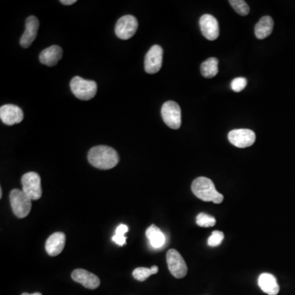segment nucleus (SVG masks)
Masks as SVG:
<instances>
[{"label": "nucleus", "instance_id": "1", "mask_svg": "<svg viewBox=\"0 0 295 295\" xmlns=\"http://www.w3.org/2000/svg\"><path fill=\"white\" fill-rule=\"evenodd\" d=\"M88 160L93 167L98 169L109 170L119 163V155L109 146L98 145L93 147L89 151Z\"/></svg>", "mask_w": 295, "mask_h": 295}, {"label": "nucleus", "instance_id": "2", "mask_svg": "<svg viewBox=\"0 0 295 295\" xmlns=\"http://www.w3.org/2000/svg\"><path fill=\"white\" fill-rule=\"evenodd\" d=\"M191 190L197 198L204 202H213L219 204L224 199V196L216 191L213 182L207 177L196 178L193 181Z\"/></svg>", "mask_w": 295, "mask_h": 295}, {"label": "nucleus", "instance_id": "3", "mask_svg": "<svg viewBox=\"0 0 295 295\" xmlns=\"http://www.w3.org/2000/svg\"><path fill=\"white\" fill-rule=\"evenodd\" d=\"M71 92L81 100L88 101L92 99L97 94L96 82L88 81L82 77H75L70 83Z\"/></svg>", "mask_w": 295, "mask_h": 295}, {"label": "nucleus", "instance_id": "4", "mask_svg": "<svg viewBox=\"0 0 295 295\" xmlns=\"http://www.w3.org/2000/svg\"><path fill=\"white\" fill-rule=\"evenodd\" d=\"M13 213L18 218L28 216L31 210V199L19 189H14L9 195Z\"/></svg>", "mask_w": 295, "mask_h": 295}, {"label": "nucleus", "instance_id": "5", "mask_svg": "<svg viewBox=\"0 0 295 295\" xmlns=\"http://www.w3.org/2000/svg\"><path fill=\"white\" fill-rule=\"evenodd\" d=\"M162 118L165 124L173 130H178L181 126V110L178 103L174 101H167L161 110Z\"/></svg>", "mask_w": 295, "mask_h": 295}, {"label": "nucleus", "instance_id": "6", "mask_svg": "<svg viewBox=\"0 0 295 295\" xmlns=\"http://www.w3.org/2000/svg\"><path fill=\"white\" fill-rule=\"evenodd\" d=\"M22 191L31 200H38L42 196L41 176L36 172H27L22 177Z\"/></svg>", "mask_w": 295, "mask_h": 295}, {"label": "nucleus", "instance_id": "7", "mask_svg": "<svg viewBox=\"0 0 295 295\" xmlns=\"http://www.w3.org/2000/svg\"><path fill=\"white\" fill-rule=\"evenodd\" d=\"M167 263L171 275L177 279L184 278L188 272V268L180 252L170 249L167 253Z\"/></svg>", "mask_w": 295, "mask_h": 295}, {"label": "nucleus", "instance_id": "8", "mask_svg": "<svg viewBox=\"0 0 295 295\" xmlns=\"http://www.w3.org/2000/svg\"><path fill=\"white\" fill-rule=\"evenodd\" d=\"M138 21L134 16L126 15L121 17L116 24L115 33L121 40H129L136 33Z\"/></svg>", "mask_w": 295, "mask_h": 295}, {"label": "nucleus", "instance_id": "9", "mask_svg": "<svg viewBox=\"0 0 295 295\" xmlns=\"http://www.w3.org/2000/svg\"><path fill=\"white\" fill-rule=\"evenodd\" d=\"M163 49L160 45H155L146 54L144 70L149 74H155L163 66Z\"/></svg>", "mask_w": 295, "mask_h": 295}, {"label": "nucleus", "instance_id": "10", "mask_svg": "<svg viewBox=\"0 0 295 295\" xmlns=\"http://www.w3.org/2000/svg\"><path fill=\"white\" fill-rule=\"evenodd\" d=\"M228 139L235 147L244 149L250 147L256 140V135L253 131L248 129H237L233 130L228 134Z\"/></svg>", "mask_w": 295, "mask_h": 295}, {"label": "nucleus", "instance_id": "11", "mask_svg": "<svg viewBox=\"0 0 295 295\" xmlns=\"http://www.w3.org/2000/svg\"><path fill=\"white\" fill-rule=\"evenodd\" d=\"M199 26L203 36L208 41H215L219 36V24L213 16L205 14L199 19Z\"/></svg>", "mask_w": 295, "mask_h": 295}, {"label": "nucleus", "instance_id": "12", "mask_svg": "<svg viewBox=\"0 0 295 295\" xmlns=\"http://www.w3.org/2000/svg\"><path fill=\"white\" fill-rule=\"evenodd\" d=\"M0 118L8 126L18 124L23 120V111L16 105L5 104L0 107Z\"/></svg>", "mask_w": 295, "mask_h": 295}, {"label": "nucleus", "instance_id": "13", "mask_svg": "<svg viewBox=\"0 0 295 295\" xmlns=\"http://www.w3.org/2000/svg\"><path fill=\"white\" fill-rule=\"evenodd\" d=\"M40 27L38 18L34 16H30L26 21V30L20 40V45L24 49L30 47L35 40Z\"/></svg>", "mask_w": 295, "mask_h": 295}, {"label": "nucleus", "instance_id": "14", "mask_svg": "<svg viewBox=\"0 0 295 295\" xmlns=\"http://www.w3.org/2000/svg\"><path fill=\"white\" fill-rule=\"evenodd\" d=\"M71 278L76 282L82 284L87 289H95L99 286L100 280L94 274L86 270L77 269L71 273Z\"/></svg>", "mask_w": 295, "mask_h": 295}, {"label": "nucleus", "instance_id": "15", "mask_svg": "<svg viewBox=\"0 0 295 295\" xmlns=\"http://www.w3.org/2000/svg\"><path fill=\"white\" fill-rule=\"evenodd\" d=\"M66 242V236L62 232H56L48 238L45 249L48 254L52 257L58 256L63 250Z\"/></svg>", "mask_w": 295, "mask_h": 295}, {"label": "nucleus", "instance_id": "16", "mask_svg": "<svg viewBox=\"0 0 295 295\" xmlns=\"http://www.w3.org/2000/svg\"><path fill=\"white\" fill-rule=\"evenodd\" d=\"M62 49L58 45H52L44 49L40 54V62L48 66H54L62 59Z\"/></svg>", "mask_w": 295, "mask_h": 295}, {"label": "nucleus", "instance_id": "17", "mask_svg": "<svg viewBox=\"0 0 295 295\" xmlns=\"http://www.w3.org/2000/svg\"><path fill=\"white\" fill-rule=\"evenodd\" d=\"M259 285L260 289L268 295H277L280 292L277 280L272 274H261L259 278Z\"/></svg>", "mask_w": 295, "mask_h": 295}, {"label": "nucleus", "instance_id": "18", "mask_svg": "<svg viewBox=\"0 0 295 295\" xmlns=\"http://www.w3.org/2000/svg\"><path fill=\"white\" fill-rule=\"evenodd\" d=\"M274 27V21L270 16L262 17L255 26V35L259 40H263L272 34Z\"/></svg>", "mask_w": 295, "mask_h": 295}, {"label": "nucleus", "instance_id": "19", "mask_svg": "<svg viewBox=\"0 0 295 295\" xmlns=\"http://www.w3.org/2000/svg\"><path fill=\"white\" fill-rule=\"evenodd\" d=\"M146 236L150 240L151 245L155 248H161L165 243V235L161 231L159 227L156 225H151L147 231H146Z\"/></svg>", "mask_w": 295, "mask_h": 295}, {"label": "nucleus", "instance_id": "20", "mask_svg": "<svg viewBox=\"0 0 295 295\" xmlns=\"http://www.w3.org/2000/svg\"><path fill=\"white\" fill-rule=\"evenodd\" d=\"M202 75L205 78H212L218 73V59L210 58L204 61L200 66Z\"/></svg>", "mask_w": 295, "mask_h": 295}, {"label": "nucleus", "instance_id": "21", "mask_svg": "<svg viewBox=\"0 0 295 295\" xmlns=\"http://www.w3.org/2000/svg\"><path fill=\"white\" fill-rule=\"evenodd\" d=\"M159 272V268L157 266H153L151 268H137L133 272V277L139 281H144L150 276L155 275Z\"/></svg>", "mask_w": 295, "mask_h": 295}, {"label": "nucleus", "instance_id": "22", "mask_svg": "<svg viewBox=\"0 0 295 295\" xmlns=\"http://www.w3.org/2000/svg\"><path fill=\"white\" fill-rule=\"evenodd\" d=\"M229 3L238 14L247 16L249 13V7L244 0H230Z\"/></svg>", "mask_w": 295, "mask_h": 295}, {"label": "nucleus", "instance_id": "23", "mask_svg": "<svg viewBox=\"0 0 295 295\" xmlns=\"http://www.w3.org/2000/svg\"><path fill=\"white\" fill-rule=\"evenodd\" d=\"M129 231V228L126 225H120L116 230V233L113 237V240L119 246L124 245L126 243V238L125 234Z\"/></svg>", "mask_w": 295, "mask_h": 295}, {"label": "nucleus", "instance_id": "24", "mask_svg": "<svg viewBox=\"0 0 295 295\" xmlns=\"http://www.w3.org/2000/svg\"><path fill=\"white\" fill-rule=\"evenodd\" d=\"M196 223L199 227H205V228L212 227L216 225V219L208 214L201 212L197 216Z\"/></svg>", "mask_w": 295, "mask_h": 295}, {"label": "nucleus", "instance_id": "25", "mask_svg": "<svg viewBox=\"0 0 295 295\" xmlns=\"http://www.w3.org/2000/svg\"><path fill=\"white\" fill-rule=\"evenodd\" d=\"M224 237V233L222 231H213L211 236L208 238V244L210 247H216V246L220 245L223 243Z\"/></svg>", "mask_w": 295, "mask_h": 295}, {"label": "nucleus", "instance_id": "26", "mask_svg": "<svg viewBox=\"0 0 295 295\" xmlns=\"http://www.w3.org/2000/svg\"><path fill=\"white\" fill-rule=\"evenodd\" d=\"M247 79L244 77H237L232 81L231 82V89L235 91V92H240L242 90H244V88L247 86Z\"/></svg>", "mask_w": 295, "mask_h": 295}, {"label": "nucleus", "instance_id": "27", "mask_svg": "<svg viewBox=\"0 0 295 295\" xmlns=\"http://www.w3.org/2000/svg\"><path fill=\"white\" fill-rule=\"evenodd\" d=\"M60 2L63 5H71L77 3V0H62Z\"/></svg>", "mask_w": 295, "mask_h": 295}, {"label": "nucleus", "instance_id": "28", "mask_svg": "<svg viewBox=\"0 0 295 295\" xmlns=\"http://www.w3.org/2000/svg\"><path fill=\"white\" fill-rule=\"evenodd\" d=\"M22 295H42L41 293H34L32 294H30V293H23Z\"/></svg>", "mask_w": 295, "mask_h": 295}, {"label": "nucleus", "instance_id": "29", "mask_svg": "<svg viewBox=\"0 0 295 295\" xmlns=\"http://www.w3.org/2000/svg\"><path fill=\"white\" fill-rule=\"evenodd\" d=\"M3 196V192H2V188L0 189V198H2Z\"/></svg>", "mask_w": 295, "mask_h": 295}]
</instances>
